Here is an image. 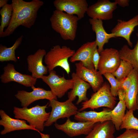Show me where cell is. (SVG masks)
<instances>
[{
    "instance_id": "5b68a950",
    "label": "cell",
    "mask_w": 138,
    "mask_h": 138,
    "mask_svg": "<svg viewBox=\"0 0 138 138\" xmlns=\"http://www.w3.org/2000/svg\"><path fill=\"white\" fill-rule=\"evenodd\" d=\"M110 87L107 82L103 83L100 88L91 95L89 99L82 102L81 107L78 111L87 108L94 110L102 107L112 110L115 107L116 98L112 95Z\"/></svg>"
},
{
    "instance_id": "8fae6325",
    "label": "cell",
    "mask_w": 138,
    "mask_h": 138,
    "mask_svg": "<svg viewBox=\"0 0 138 138\" xmlns=\"http://www.w3.org/2000/svg\"><path fill=\"white\" fill-rule=\"evenodd\" d=\"M53 4L56 10L83 18L89 7L86 0H55Z\"/></svg>"
},
{
    "instance_id": "3957f363",
    "label": "cell",
    "mask_w": 138,
    "mask_h": 138,
    "mask_svg": "<svg viewBox=\"0 0 138 138\" xmlns=\"http://www.w3.org/2000/svg\"><path fill=\"white\" fill-rule=\"evenodd\" d=\"M48 105V103L42 106L37 105L30 108L14 107L13 112L14 117L27 121L29 125L34 127L39 132H42L44 129V123L48 119L50 113L46 111Z\"/></svg>"
},
{
    "instance_id": "4dcf8cb0",
    "label": "cell",
    "mask_w": 138,
    "mask_h": 138,
    "mask_svg": "<svg viewBox=\"0 0 138 138\" xmlns=\"http://www.w3.org/2000/svg\"><path fill=\"white\" fill-rule=\"evenodd\" d=\"M114 138H138V131L134 129L126 130L122 134Z\"/></svg>"
},
{
    "instance_id": "d4e9b609",
    "label": "cell",
    "mask_w": 138,
    "mask_h": 138,
    "mask_svg": "<svg viewBox=\"0 0 138 138\" xmlns=\"http://www.w3.org/2000/svg\"><path fill=\"white\" fill-rule=\"evenodd\" d=\"M23 38L21 35L18 38L11 47H7L5 46L0 45V61H12L16 62L17 59L15 55V51L21 43Z\"/></svg>"
},
{
    "instance_id": "e0dca14e",
    "label": "cell",
    "mask_w": 138,
    "mask_h": 138,
    "mask_svg": "<svg viewBox=\"0 0 138 138\" xmlns=\"http://www.w3.org/2000/svg\"><path fill=\"white\" fill-rule=\"evenodd\" d=\"M0 125L3 126L4 129L0 134L4 135L11 132L24 130H30L39 131L33 126L27 124L26 121L15 119L10 117L3 110H0Z\"/></svg>"
},
{
    "instance_id": "8992f818",
    "label": "cell",
    "mask_w": 138,
    "mask_h": 138,
    "mask_svg": "<svg viewBox=\"0 0 138 138\" xmlns=\"http://www.w3.org/2000/svg\"><path fill=\"white\" fill-rule=\"evenodd\" d=\"M72 102L69 99L63 102L55 99L49 100L48 106L51 108V111L48 119L44 123L45 126L51 125L59 119H67L76 114L78 110Z\"/></svg>"
},
{
    "instance_id": "277c9868",
    "label": "cell",
    "mask_w": 138,
    "mask_h": 138,
    "mask_svg": "<svg viewBox=\"0 0 138 138\" xmlns=\"http://www.w3.org/2000/svg\"><path fill=\"white\" fill-rule=\"evenodd\" d=\"M75 51L66 46L59 45L53 46L44 56V61L49 72L54 70L57 66L64 70L67 74L70 72L68 59L74 54Z\"/></svg>"
},
{
    "instance_id": "7c38bea8",
    "label": "cell",
    "mask_w": 138,
    "mask_h": 138,
    "mask_svg": "<svg viewBox=\"0 0 138 138\" xmlns=\"http://www.w3.org/2000/svg\"><path fill=\"white\" fill-rule=\"evenodd\" d=\"M96 123L93 122H75L68 118L64 123L59 124L55 122L54 126L57 129L73 137L82 135H88Z\"/></svg>"
},
{
    "instance_id": "9a60e30c",
    "label": "cell",
    "mask_w": 138,
    "mask_h": 138,
    "mask_svg": "<svg viewBox=\"0 0 138 138\" xmlns=\"http://www.w3.org/2000/svg\"><path fill=\"white\" fill-rule=\"evenodd\" d=\"M47 53L44 49H39L33 54L28 55L27 58L28 71L33 77L41 78L48 72L47 66L43 64V59Z\"/></svg>"
},
{
    "instance_id": "ffe728a7",
    "label": "cell",
    "mask_w": 138,
    "mask_h": 138,
    "mask_svg": "<svg viewBox=\"0 0 138 138\" xmlns=\"http://www.w3.org/2000/svg\"><path fill=\"white\" fill-rule=\"evenodd\" d=\"M89 20L91 26L92 30L96 35L95 41L100 54L104 49L103 47L105 44L108 43L110 39L115 38L114 35L113 33H108L106 32L103 26L102 20L91 18Z\"/></svg>"
},
{
    "instance_id": "74e56055",
    "label": "cell",
    "mask_w": 138,
    "mask_h": 138,
    "mask_svg": "<svg viewBox=\"0 0 138 138\" xmlns=\"http://www.w3.org/2000/svg\"><path fill=\"white\" fill-rule=\"evenodd\" d=\"M136 103L137 107V110H138V87H137V95L136 98Z\"/></svg>"
},
{
    "instance_id": "1f68e13d",
    "label": "cell",
    "mask_w": 138,
    "mask_h": 138,
    "mask_svg": "<svg viewBox=\"0 0 138 138\" xmlns=\"http://www.w3.org/2000/svg\"><path fill=\"white\" fill-rule=\"evenodd\" d=\"M131 78L129 75L128 76L120 81L119 89L124 90L126 94L131 86Z\"/></svg>"
},
{
    "instance_id": "83f0119b",
    "label": "cell",
    "mask_w": 138,
    "mask_h": 138,
    "mask_svg": "<svg viewBox=\"0 0 138 138\" xmlns=\"http://www.w3.org/2000/svg\"><path fill=\"white\" fill-rule=\"evenodd\" d=\"M132 110H127L123 119L120 129H134L138 131V119L135 117Z\"/></svg>"
},
{
    "instance_id": "52a82bcc",
    "label": "cell",
    "mask_w": 138,
    "mask_h": 138,
    "mask_svg": "<svg viewBox=\"0 0 138 138\" xmlns=\"http://www.w3.org/2000/svg\"><path fill=\"white\" fill-rule=\"evenodd\" d=\"M48 76H43L41 78L42 81L50 87L53 94L57 97L61 98L73 86L72 79H67L64 75L60 77L54 70L49 72Z\"/></svg>"
},
{
    "instance_id": "484cf974",
    "label": "cell",
    "mask_w": 138,
    "mask_h": 138,
    "mask_svg": "<svg viewBox=\"0 0 138 138\" xmlns=\"http://www.w3.org/2000/svg\"><path fill=\"white\" fill-rule=\"evenodd\" d=\"M116 106L111 110V120L116 129L119 131L123 119L125 115L126 108L125 100H119Z\"/></svg>"
},
{
    "instance_id": "44dd1931",
    "label": "cell",
    "mask_w": 138,
    "mask_h": 138,
    "mask_svg": "<svg viewBox=\"0 0 138 138\" xmlns=\"http://www.w3.org/2000/svg\"><path fill=\"white\" fill-rule=\"evenodd\" d=\"M112 110L104 108L100 112L94 111H78L74 115V119L80 122H93L95 123L111 120V111Z\"/></svg>"
},
{
    "instance_id": "6da1fadb",
    "label": "cell",
    "mask_w": 138,
    "mask_h": 138,
    "mask_svg": "<svg viewBox=\"0 0 138 138\" xmlns=\"http://www.w3.org/2000/svg\"><path fill=\"white\" fill-rule=\"evenodd\" d=\"M44 2L39 0L27 2L23 0H12L13 11L9 25L2 37L10 36L20 26L30 28L34 25L37 13Z\"/></svg>"
},
{
    "instance_id": "d6a6232c",
    "label": "cell",
    "mask_w": 138,
    "mask_h": 138,
    "mask_svg": "<svg viewBox=\"0 0 138 138\" xmlns=\"http://www.w3.org/2000/svg\"><path fill=\"white\" fill-rule=\"evenodd\" d=\"M100 58V54L99 53L97 48L95 50L93 56L92 62L95 69L97 70Z\"/></svg>"
},
{
    "instance_id": "e575fe53",
    "label": "cell",
    "mask_w": 138,
    "mask_h": 138,
    "mask_svg": "<svg viewBox=\"0 0 138 138\" xmlns=\"http://www.w3.org/2000/svg\"><path fill=\"white\" fill-rule=\"evenodd\" d=\"M118 96L119 100H125L126 93L124 90L120 89H119L118 91Z\"/></svg>"
},
{
    "instance_id": "4fadbf2b",
    "label": "cell",
    "mask_w": 138,
    "mask_h": 138,
    "mask_svg": "<svg viewBox=\"0 0 138 138\" xmlns=\"http://www.w3.org/2000/svg\"><path fill=\"white\" fill-rule=\"evenodd\" d=\"M4 72L1 75V81L4 83L14 82L26 87L34 86L37 79L31 75L23 74L16 71L14 65L8 63L4 68Z\"/></svg>"
},
{
    "instance_id": "836d02e7",
    "label": "cell",
    "mask_w": 138,
    "mask_h": 138,
    "mask_svg": "<svg viewBox=\"0 0 138 138\" xmlns=\"http://www.w3.org/2000/svg\"><path fill=\"white\" fill-rule=\"evenodd\" d=\"M115 2L117 5L118 4L120 6L124 7L129 5L130 0H115Z\"/></svg>"
},
{
    "instance_id": "7a4b0ae2",
    "label": "cell",
    "mask_w": 138,
    "mask_h": 138,
    "mask_svg": "<svg viewBox=\"0 0 138 138\" xmlns=\"http://www.w3.org/2000/svg\"><path fill=\"white\" fill-rule=\"evenodd\" d=\"M75 15L55 10L50 20L52 28L59 33L64 40H74L76 37L78 22Z\"/></svg>"
},
{
    "instance_id": "5bb4252c",
    "label": "cell",
    "mask_w": 138,
    "mask_h": 138,
    "mask_svg": "<svg viewBox=\"0 0 138 138\" xmlns=\"http://www.w3.org/2000/svg\"><path fill=\"white\" fill-rule=\"evenodd\" d=\"M75 73L80 78L89 83L93 91L95 92L98 90L104 83L101 74L95 68L89 69L85 67L82 62L75 64Z\"/></svg>"
},
{
    "instance_id": "30bf717a",
    "label": "cell",
    "mask_w": 138,
    "mask_h": 138,
    "mask_svg": "<svg viewBox=\"0 0 138 138\" xmlns=\"http://www.w3.org/2000/svg\"><path fill=\"white\" fill-rule=\"evenodd\" d=\"M117 4L109 0H99L89 6L86 13L91 18L108 20L113 17V12L117 8Z\"/></svg>"
},
{
    "instance_id": "7402d4cb",
    "label": "cell",
    "mask_w": 138,
    "mask_h": 138,
    "mask_svg": "<svg viewBox=\"0 0 138 138\" xmlns=\"http://www.w3.org/2000/svg\"><path fill=\"white\" fill-rule=\"evenodd\" d=\"M115 130L111 120L97 122L85 138H114Z\"/></svg>"
},
{
    "instance_id": "d590c367",
    "label": "cell",
    "mask_w": 138,
    "mask_h": 138,
    "mask_svg": "<svg viewBox=\"0 0 138 138\" xmlns=\"http://www.w3.org/2000/svg\"><path fill=\"white\" fill-rule=\"evenodd\" d=\"M8 0H0V7H2L7 4Z\"/></svg>"
},
{
    "instance_id": "f546056e",
    "label": "cell",
    "mask_w": 138,
    "mask_h": 138,
    "mask_svg": "<svg viewBox=\"0 0 138 138\" xmlns=\"http://www.w3.org/2000/svg\"><path fill=\"white\" fill-rule=\"evenodd\" d=\"M103 75L110 84V90L112 95L115 97L117 96L120 81H118L111 73H107Z\"/></svg>"
},
{
    "instance_id": "4316f807",
    "label": "cell",
    "mask_w": 138,
    "mask_h": 138,
    "mask_svg": "<svg viewBox=\"0 0 138 138\" xmlns=\"http://www.w3.org/2000/svg\"><path fill=\"white\" fill-rule=\"evenodd\" d=\"M13 8L11 4H7L3 7L0 10L1 16L0 26V37H2L4 28L8 27L11 20Z\"/></svg>"
},
{
    "instance_id": "8d00e7d4",
    "label": "cell",
    "mask_w": 138,
    "mask_h": 138,
    "mask_svg": "<svg viewBox=\"0 0 138 138\" xmlns=\"http://www.w3.org/2000/svg\"><path fill=\"white\" fill-rule=\"evenodd\" d=\"M39 133L40 134L41 138H50L49 134L43 133L41 132Z\"/></svg>"
},
{
    "instance_id": "f1b7e54d",
    "label": "cell",
    "mask_w": 138,
    "mask_h": 138,
    "mask_svg": "<svg viewBox=\"0 0 138 138\" xmlns=\"http://www.w3.org/2000/svg\"><path fill=\"white\" fill-rule=\"evenodd\" d=\"M133 69L131 64L127 61L121 60L118 67L112 74L120 81L128 76Z\"/></svg>"
},
{
    "instance_id": "ac0fdd59",
    "label": "cell",
    "mask_w": 138,
    "mask_h": 138,
    "mask_svg": "<svg viewBox=\"0 0 138 138\" xmlns=\"http://www.w3.org/2000/svg\"><path fill=\"white\" fill-rule=\"evenodd\" d=\"M117 21V24L111 30V33L114 34L115 38L120 37L125 39L129 45L132 47L133 43L130 37L135 28L138 26V15L127 21L118 19Z\"/></svg>"
},
{
    "instance_id": "2e32d148",
    "label": "cell",
    "mask_w": 138,
    "mask_h": 138,
    "mask_svg": "<svg viewBox=\"0 0 138 138\" xmlns=\"http://www.w3.org/2000/svg\"><path fill=\"white\" fill-rule=\"evenodd\" d=\"M97 47L95 41L83 44L70 58V61L74 63L79 61L87 68L91 69L95 68L92 59L94 52Z\"/></svg>"
},
{
    "instance_id": "9c48e42d",
    "label": "cell",
    "mask_w": 138,
    "mask_h": 138,
    "mask_svg": "<svg viewBox=\"0 0 138 138\" xmlns=\"http://www.w3.org/2000/svg\"><path fill=\"white\" fill-rule=\"evenodd\" d=\"M32 91L28 92L24 90L18 91L15 96L20 102L23 108H27L34 101L46 99L49 101L52 99H57V97L51 91L47 90L39 87L34 86L31 87Z\"/></svg>"
},
{
    "instance_id": "603a6c76",
    "label": "cell",
    "mask_w": 138,
    "mask_h": 138,
    "mask_svg": "<svg viewBox=\"0 0 138 138\" xmlns=\"http://www.w3.org/2000/svg\"><path fill=\"white\" fill-rule=\"evenodd\" d=\"M131 80V86L126 94L125 100L126 108L133 111L137 110L136 103L138 84V74L134 69L129 75Z\"/></svg>"
},
{
    "instance_id": "ba28073f",
    "label": "cell",
    "mask_w": 138,
    "mask_h": 138,
    "mask_svg": "<svg viewBox=\"0 0 138 138\" xmlns=\"http://www.w3.org/2000/svg\"><path fill=\"white\" fill-rule=\"evenodd\" d=\"M100 55L97 70L101 74L112 73L117 69L121 61L118 50L112 48L104 49Z\"/></svg>"
},
{
    "instance_id": "cb8c5ba5",
    "label": "cell",
    "mask_w": 138,
    "mask_h": 138,
    "mask_svg": "<svg viewBox=\"0 0 138 138\" xmlns=\"http://www.w3.org/2000/svg\"><path fill=\"white\" fill-rule=\"evenodd\" d=\"M136 43L133 49H130L126 45H124L119 51L121 60L127 61L133 66L138 74V32Z\"/></svg>"
},
{
    "instance_id": "d6986e66",
    "label": "cell",
    "mask_w": 138,
    "mask_h": 138,
    "mask_svg": "<svg viewBox=\"0 0 138 138\" xmlns=\"http://www.w3.org/2000/svg\"><path fill=\"white\" fill-rule=\"evenodd\" d=\"M71 76L73 82V88L68 93V99L73 101L77 96L78 99L76 104L78 105L88 99L87 96V93L91 86L89 83L79 78L75 73H73Z\"/></svg>"
}]
</instances>
